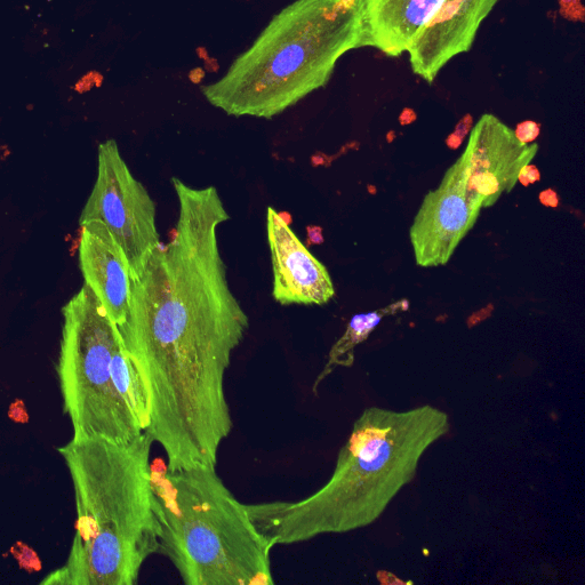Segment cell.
<instances>
[{
    "mask_svg": "<svg viewBox=\"0 0 585 585\" xmlns=\"http://www.w3.org/2000/svg\"><path fill=\"white\" fill-rule=\"evenodd\" d=\"M86 224H99L122 248L132 280L142 274L162 243L154 200L134 178L115 140L99 146L98 176L79 219L80 227Z\"/></svg>",
    "mask_w": 585,
    "mask_h": 585,
    "instance_id": "obj_7",
    "label": "cell"
},
{
    "mask_svg": "<svg viewBox=\"0 0 585 585\" xmlns=\"http://www.w3.org/2000/svg\"><path fill=\"white\" fill-rule=\"evenodd\" d=\"M308 231V245H320L324 243L323 229L316 226L307 227Z\"/></svg>",
    "mask_w": 585,
    "mask_h": 585,
    "instance_id": "obj_19",
    "label": "cell"
},
{
    "mask_svg": "<svg viewBox=\"0 0 585 585\" xmlns=\"http://www.w3.org/2000/svg\"><path fill=\"white\" fill-rule=\"evenodd\" d=\"M448 415L431 405L395 412L370 407L356 420L332 477L299 501L247 504L272 546L370 526L410 484L429 448L450 432Z\"/></svg>",
    "mask_w": 585,
    "mask_h": 585,
    "instance_id": "obj_2",
    "label": "cell"
},
{
    "mask_svg": "<svg viewBox=\"0 0 585 585\" xmlns=\"http://www.w3.org/2000/svg\"><path fill=\"white\" fill-rule=\"evenodd\" d=\"M515 134L519 141L530 144L538 138L540 134V126L533 122L519 124Z\"/></svg>",
    "mask_w": 585,
    "mask_h": 585,
    "instance_id": "obj_16",
    "label": "cell"
},
{
    "mask_svg": "<svg viewBox=\"0 0 585 585\" xmlns=\"http://www.w3.org/2000/svg\"><path fill=\"white\" fill-rule=\"evenodd\" d=\"M143 432L130 442L74 437L58 447L75 492V536L66 562L42 585H135L158 551L151 448Z\"/></svg>",
    "mask_w": 585,
    "mask_h": 585,
    "instance_id": "obj_3",
    "label": "cell"
},
{
    "mask_svg": "<svg viewBox=\"0 0 585 585\" xmlns=\"http://www.w3.org/2000/svg\"><path fill=\"white\" fill-rule=\"evenodd\" d=\"M157 555L187 585H272L269 542L216 467L152 470Z\"/></svg>",
    "mask_w": 585,
    "mask_h": 585,
    "instance_id": "obj_5",
    "label": "cell"
},
{
    "mask_svg": "<svg viewBox=\"0 0 585 585\" xmlns=\"http://www.w3.org/2000/svg\"><path fill=\"white\" fill-rule=\"evenodd\" d=\"M363 47L360 0H295L202 92L229 116L271 119L325 87L342 56Z\"/></svg>",
    "mask_w": 585,
    "mask_h": 585,
    "instance_id": "obj_4",
    "label": "cell"
},
{
    "mask_svg": "<svg viewBox=\"0 0 585 585\" xmlns=\"http://www.w3.org/2000/svg\"><path fill=\"white\" fill-rule=\"evenodd\" d=\"M539 144L519 141L515 131L498 117L485 114L470 133L466 150L460 156L468 174V186L492 207L518 182L520 171L538 155Z\"/></svg>",
    "mask_w": 585,
    "mask_h": 585,
    "instance_id": "obj_9",
    "label": "cell"
},
{
    "mask_svg": "<svg viewBox=\"0 0 585 585\" xmlns=\"http://www.w3.org/2000/svg\"><path fill=\"white\" fill-rule=\"evenodd\" d=\"M267 235L274 270V299L282 306H324L335 295L324 264L294 234L283 213L267 210Z\"/></svg>",
    "mask_w": 585,
    "mask_h": 585,
    "instance_id": "obj_11",
    "label": "cell"
},
{
    "mask_svg": "<svg viewBox=\"0 0 585 585\" xmlns=\"http://www.w3.org/2000/svg\"><path fill=\"white\" fill-rule=\"evenodd\" d=\"M402 306L403 302H400L386 309L352 317L346 332L334 343L323 370L320 371L312 384V394H318L319 387L336 368H349L354 365L357 346L368 339V336L378 327L384 317L395 314L396 311L402 309Z\"/></svg>",
    "mask_w": 585,
    "mask_h": 585,
    "instance_id": "obj_14",
    "label": "cell"
},
{
    "mask_svg": "<svg viewBox=\"0 0 585 585\" xmlns=\"http://www.w3.org/2000/svg\"><path fill=\"white\" fill-rule=\"evenodd\" d=\"M112 379H114L116 390L124 400V403L138 419L144 431L148 426V413L146 396L140 380V376L134 367L132 360L128 357L123 341L117 348L112 358Z\"/></svg>",
    "mask_w": 585,
    "mask_h": 585,
    "instance_id": "obj_15",
    "label": "cell"
},
{
    "mask_svg": "<svg viewBox=\"0 0 585 585\" xmlns=\"http://www.w3.org/2000/svg\"><path fill=\"white\" fill-rule=\"evenodd\" d=\"M79 267L85 285L91 288L117 326L126 319L132 277L122 248L99 224L80 227Z\"/></svg>",
    "mask_w": 585,
    "mask_h": 585,
    "instance_id": "obj_12",
    "label": "cell"
},
{
    "mask_svg": "<svg viewBox=\"0 0 585 585\" xmlns=\"http://www.w3.org/2000/svg\"><path fill=\"white\" fill-rule=\"evenodd\" d=\"M63 326L56 373L63 412L74 437L130 442L144 432L120 398L112 379V358L122 343L90 287L82 288L63 307Z\"/></svg>",
    "mask_w": 585,
    "mask_h": 585,
    "instance_id": "obj_6",
    "label": "cell"
},
{
    "mask_svg": "<svg viewBox=\"0 0 585 585\" xmlns=\"http://www.w3.org/2000/svg\"><path fill=\"white\" fill-rule=\"evenodd\" d=\"M367 45L389 58L407 53L443 0H360Z\"/></svg>",
    "mask_w": 585,
    "mask_h": 585,
    "instance_id": "obj_13",
    "label": "cell"
},
{
    "mask_svg": "<svg viewBox=\"0 0 585 585\" xmlns=\"http://www.w3.org/2000/svg\"><path fill=\"white\" fill-rule=\"evenodd\" d=\"M541 178V174L538 170V168H536V166L534 165H527L523 168L522 171H520L519 176H518V181L520 183L523 184V186L527 187L530 186V184L535 183L536 181H539Z\"/></svg>",
    "mask_w": 585,
    "mask_h": 585,
    "instance_id": "obj_17",
    "label": "cell"
},
{
    "mask_svg": "<svg viewBox=\"0 0 585 585\" xmlns=\"http://www.w3.org/2000/svg\"><path fill=\"white\" fill-rule=\"evenodd\" d=\"M102 82V76L99 72H90V74L83 77V79L79 80V83L76 85V90L80 93L90 90L93 87L94 83L100 86Z\"/></svg>",
    "mask_w": 585,
    "mask_h": 585,
    "instance_id": "obj_18",
    "label": "cell"
},
{
    "mask_svg": "<svg viewBox=\"0 0 585 585\" xmlns=\"http://www.w3.org/2000/svg\"><path fill=\"white\" fill-rule=\"evenodd\" d=\"M540 199L543 205L549 207H557L559 203V199L556 192L550 189L543 191L542 194L540 195Z\"/></svg>",
    "mask_w": 585,
    "mask_h": 585,
    "instance_id": "obj_20",
    "label": "cell"
},
{
    "mask_svg": "<svg viewBox=\"0 0 585 585\" xmlns=\"http://www.w3.org/2000/svg\"><path fill=\"white\" fill-rule=\"evenodd\" d=\"M483 200L468 186L466 167L459 158L446 171L442 183L424 197L410 238L418 266H445L456 248L476 226Z\"/></svg>",
    "mask_w": 585,
    "mask_h": 585,
    "instance_id": "obj_8",
    "label": "cell"
},
{
    "mask_svg": "<svg viewBox=\"0 0 585 585\" xmlns=\"http://www.w3.org/2000/svg\"><path fill=\"white\" fill-rule=\"evenodd\" d=\"M500 0H443L410 50L411 68L428 84L448 63L468 53L478 31Z\"/></svg>",
    "mask_w": 585,
    "mask_h": 585,
    "instance_id": "obj_10",
    "label": "cell"
},
{
    "mask_svg": "<svg viewBox=\"0 0 585 585\" xmlns=\"http://www.w3.org/2000/svg\"><path fill=\"white\" fill-rule=\"evenodd\" d=\"M172 184L178 221L132 280L118 330L146 396V432L178 470L218 464L234 428L226 375L250 319L220 252L218 229L230 215L218 189Z\"/></svg>",
    "mask_w": 585,
    "mask_h": 585,
    "instance_id": "obj_1",
    "label": "cell"
}]
</instances>
